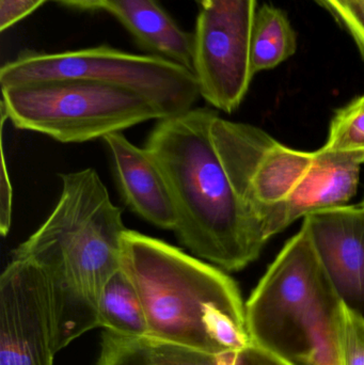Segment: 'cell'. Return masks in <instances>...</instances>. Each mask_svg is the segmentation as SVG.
<instances>
[{
	"mask_svg": "<svg viewBox=\"0 0 364 365\" xmlns=\"http://www.w3.org/2000/svg\"><path fill=\"white\" fill-rule=\"evenodd\" d=\"M60 179L53 212L13 252V259L40 266L53 282L57 353L100 327V296L121 269L128 230L96 170L62 173Z\"/></svg>",
	"mask_w": 364,
	"mask_h": 365,
	"instance_id": "1",
	"label": "cell"
},
{
	"mask_svg": "<svg viewBox=\"0 0 364 365\" xmlns=\"http://www.w3.org/2000/svg\"><path fill=\"white\" fill-rule=\"evenodd\" d=\"M216 115L213 109L194 107L158 120L145 148L170 189L179 242L224 272H239L258 259L267 242L218 155L212 137Z\"/></svg>",
	"mask_w": 364,
	"mask_h": 365,
	"instance_id": "2",
	"label": "cell"
},
{
	"mask_svg": "<svg viewBox=\"0 0 364 365\" xmlns=\"http://www.w3.org/2000/svg\"><path fill=\"white\" fill-rule=\"evenodd\" d=\"M122 269L140 296L147 338L213 355L252 344L239 287L222 268L128 230Z\"/></svg>",
	"mask_w": 364,
	"mask_h": 365,
	"instance_id": "3",
	"label": "cell"
},
{
	"mask_svg": "<svg viewBox=\"0 0 364 365\" xmlns=\"http://www.w3.org/2000/svg\"><path fill=\"white\" fill-rule=\"evenodd\" d=\"M245 309L254 344L290 362L342 365L345 308L305 227L284 245Z\"/></svg>",
	"mask_w": 364,
	"mask_h": 365,
	"instance_id": "4",
	"label": "cell"
},
{
	"mask_svg": "<svg viewBox=\"0 0 364 365\" xmlns=\"http://www.w3.org/2000/svg\"><path fill=\"white\" fill-rule=\"evenodd\" d=\"M1 110L19 130L62 143L103 139L166 118L132 90L81 79H57L1 88Z\"/></svg>",
	"mask_w": 364,
	"mask_h": 365,
	"instance_id": "5",
	"label": "cell"
},
{
	"mask_svg": "<svg viewBox=\"0 0 364 365\" xmlns=\"http://www.w3.org/2000/svg\"><path fill=\"white\" fill-rule=\"evenodd\" d=\"M57 79L96 81L132 90L160 107L166 118L194 108L201 98L192 71L153 55L107 45L60 51H25L0 70L1 88Z\"/></svg>",
	"mask_w": 364,
	"mask_h": 365,
	"instance_id": "6",
	"label": "cell"
},
{
	"mask_svg": "<svg viewBox=\"0 0 364 365\" xmlns=\"http://www.w3.org/2000/svg\"><path fill=\"white\" fill-rule=\"evenodd\" d=\"M212 137L235 192L262 230L269 208L286 201L305 177L314 152L291 149L256 126L218 115Z\"/></svg>",
	"mask_w": 364,
	"mask_h": 365,
	"instance_id": "7",
	"label": "cell"
},
{
	"mask_svg": "<svg viewBox=\"0 0 364 365\" xmlns=\"http://www.w3.org/2000/svg\"><path fill=\"white\" fill-rule=\"evenodd\" d=\"M256 0H204L194 36V73L201 98L224 113L241 106L252 77Z\"/></svg>",
	"mask_w": 364,
	"mask_h": 365,
	"instance_id": "8",
	"label": "cell"
},
{
	"mask_svg": "<svg viewBox=\"0 0 364 365\" xmlns=\"http://www.w3.org/2000/svg\"><path fill=\"white\" fill-rule=\"evenodd\" d=\"M55 295L36 264L12 259L0 277V365H53Z\"/></svg>",
	"mask_w": 364,
	"mask_h": 365,
	"instance_id": "9",
	"label": "cell"
},
{
	"mask_svg": "<svg viewBox=\"0 0 364 365\" xmlns=\"http://www.w3.org/2000/svg\"><path fill=\"white\" fill-rule=\"evenodd\" d=\"M303 227L344 308L364 322V206L312 212Z\"/></svg>",
	"mask_w": 364,
	"mask_h": 365,
	"instance_id": "10",
	"label": "cell"
},
{
	"mask_svg": "<svg viewBox=\"0 0 364 365\" xmlns=\"http://www.w3.org/2000/svg\"><path fill=\"white\" fill-rule=\"evenodd\" d=\"M360 166L324 153L314 152V160L305 177L288 199L269 208L262 223L263 235L269 242L294 221L312 212L346 205L356 195Z\"/></svg>",
	"mask_w": 364,
	"mask_h": 365,
	"instance_id": "11",
	"label": "cell"
},
{
	"mask_svg": "<svg viewBox=\"0 0 364 365\" xmlns=\"http://www.w3.org/2000/svg\"><path fill=\"white\" fill-rule=\"evenodd\" d=\"M103 140L110 152L124 203L151 225L175 232L177 216L172 195L151 153L130 143L122 132L107 135Z\"/></svg>",
	"mask_w": 364,
	"mask_h": 365,
	"instance_id": "12",
	"label": "cell"
},
{
	"mask_svg": "<svg viewBox=\"0 0 364 365\" xmlns=\"http://www.w3.org/2000/svg\"><path fill=\"white\" fill-rule=\"evenodd\" d=\"M106 11L150 55L194 72V36L182 29L158 0H107Z\"/></svg>",
	"mask_w": 364,
	"mask_h": 365,
	"instance_id": "13",
	"label": "cell"
},
{
	"mask_svg": "<svg viewBox=\"0 0 364 365\" xmlns=\"http://www.w3.org/2000/svg\"><path fill=\"white\" fill-rule=\"evenodd\" d=\"M98 321L100 327L124 338L149 336V325L140 296L122 267L103 289L98 304Z\"/></svg>",
	"mask_w": 364,
	"mask_h": 365,
	"instance_id": "14",
	"label": "cell"
},
{
	"mask_svg": "<svg viewBox=\"0 0 364 365\" xmlns=\"http://www.w3.org/2000/svg\"><path fill=\"white\" fill-rule=\"evenodd\" d=\"M296 34L281 9L263 4L256 11L250 60L254 75L276 68L296 53Z\"/></svg>",
	"mask_w": 364,
	"mask_h": 365,
	"instance_id": "15",
	"label": "cell"
},
{
	"mask_svg": "<svg viewBox=\"0 0 364 365\" xmlns=\"http://www.w3.org/2000/svg\"><path fill=\"white\" fill-rule=\"evenodd\" d=\"M324 153L364 165V96L339 109L331 120Z\"/></svg>",
	"mask_w": 364,
	"mask_h": 365,
	"instance_id": "16",
	"label": "cell"
},
{
	"mask_svg": "<svg viewBox=\"0 0 364 365\" xmlns=\"http://www.w3.org/2000/svg\"><path fill=\"white\" fill-rule=\"evenodd\" d=\"M150 365H219L218 355L183 345L145 339Z\"/></svg>",
	"mask_w": 364,
	"mask_h": 365,
	"instance_id": "17",
	"label": "cell"
},
{
	"mask_svg": "<svg viewBox=\"0 0 364 365\" xmlns=\"http://www.w3.org/2000/svg\"><path fill=\"white\" fill-rule=\"evenodd\" d=\"M98 365H150L145 339H130L106 331Z\"/></svg>",
	"mask_w": 364,
	"mask_h": 365,
	"instance_id": "18",
	"label": "cell"
},
{
	"mask_svg": "<svg viewBox=\"0 0 364 365\" xmlns=\"http://www.w3.org/2000/svg\"><path fill=\"white\" fill-rule=\"evenodd\" d=\"M354 41L364 61V0H312Z\"/></svg>",
	"mask_w": 364,
	"mask_h": 365,
	"instance_id": "19",
	"label": "cell"
},
{
	"mask_svg": "<svg viewBox=\"0 0 364 365\" xmlns=\"http://www.w3.org/2000/svg\"><path fill=\"white\" fill-rule=\"evenodd\" d=\"M342 365H364V322L346 311L341 343Z\"/></svg>",
	"mask_w": 364,
	"mask_h": 365,
	"instance_id": "20",
	"label": "cell"
},
{
	"mask_svg": "<svg viewBox=\"0 0 364 365\" xmlns=\"http://www.w3.org/2000/svg\"><path fill=\"white\" fill-rule=\"evenodd\" d=\"M218 358L219 365H293L288 360L254 343L239 351L218 355Z\"/></svg>",
	"mask_w": 364,
	"mask_h": 365,
	"instance_id": "21",
	"label": "cell"
},
{
	"mask_svg": "<svg viewBox=\"0 0 364 365\" xmlns=\"http://www.w3.org/2000/svg\"><path fill=\"white\" fill-rule=\"evenodd\" d=\"M6 118L1 110V175H0V233L4 237L8 235L12 225L13 188L10 173L6 166L4 154V130Z\"/></svg>",
	"mask_w": 364,
	"mask_h": 365,
	"instance_id": "22",
	"label": "cell"
},
{
	"mask_svg": "<svg viewBox=\"0 0 364 365\" xmlns=\"http://www.w3.org/2000/svg\"><path fill=\"white\" fill-rule=\"evenodd\" d=\"M46 1L48 0H0V31L10 29Z\"/></svg>",
	"mask_w": 364,
	"mask_h": 365,
	"instance_id": "23",
	"label": "cell"
},
{
	"mask_svg": "<svg viewBox=\"0 0 364 365\" xmlns=\"http://www.w3.org/2000/svg\"><path fill=\"white\" fill-rule=\"evenodd\" d=\"M62 6L79 10H106L107 0H53Z\"/></svg>",
	"mask_w": 364,
	"mask_h": 365,
	"instance_id": "24",
	"label": "cell"
},
{
	"mask_svg": "<svg viewBox=\"0 0 364 365\" xmlns=\"http://www.w3.org/2000/svg\"><path fill=\"white\" fill-rule=\"evenodd\" d=\"M293 365H318L316 362L310 361V360H296V361H292Z\"/></svg>",
	"mask_w": 364,
	"mask_h": 365,
	"instance_id": "25",
	"label": "cell"
},
{
	"mask_svg": "<svg viewBox=\"0 0 364 365\" xmlns=\"http://www.w3.org/2000/svg\"><path fill=\"white\" fill-rule=\"evenodd\" d=\"M194 1H196L197 4H199V6H201V4H202V2L204 1V0H194Z\"/></svg>",
	"mask_w": 364,
	"mask_h": 365,
	"instance_id": "26",
	"label": "cell"
},
{
	"mask_svg": "<svg viewBox=\"0 0 364 365\" xmlns=\"http://www.w3.org/2000/svg\"><path fill=\"white\" fill-rule=\"evenodd\" d=\"M363 205L364 206V202H363Z\"/></svg>",
	"mask_w": 364,
	"mask_h": 365,
	"instance_id": "27",
	"label": "cell"
}]
</instances>
